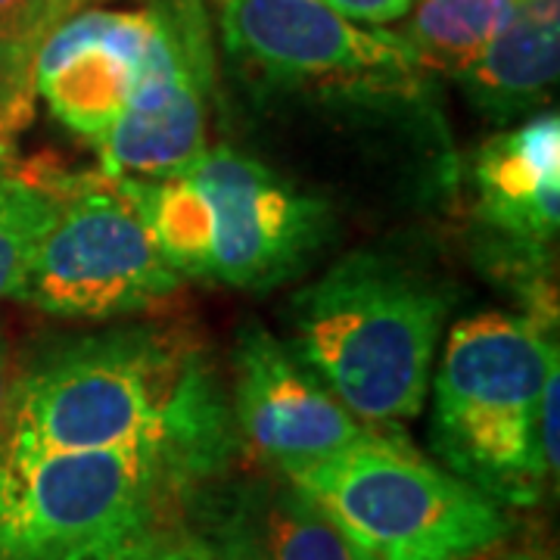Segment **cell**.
Segmentation results:
<instances>
[{
	"label": "cell",
	"mask_w": 560,
	"mask_h": 560,
	"mask_svg": "<svg viewBox=\"0 0 560 560\" xmlns=\"http://www.w3.org/2000/svg\"><path fill=\"white\" fill-rule=\"evenodd\" d=\"M75 0H0V40L35 57L50 28L69 16Z\"/></svg>",
	"instance_id": "obj_17"
},
{
	"label": "cell",
	"mask_w": 560,
	"mask_h": 560,
	"mask_svg": "<svg viewBox=\"0 0 560 560\" xmlns=\"http://www.w3.org/2000/svg\"><path fill=\"white\" fill-rule=\"evenodd\" d=\"M448 315L440 287L352 253L293 300V352L364 423L418 418Z\"/></svg>",
	"instance_id": "obj_5"
},
{
	"label": "cell",
	"mask_w": 560,
	"mask_h": 560,
	"mask_svg": "<svg viewBox=\"0 0 560 560\" xmlns=\"http://www.w3.org/2000/svg\"><path fill=\"white\" fill-rule=\"evenodd\" d=\"M180 278L268 290L330 241V209L234 147L202 150L165 178H121Z\"/></svg>",
	"instance_id": "obj_4"
},
{
	"label": "cell",
	"mask_w": 560,
	"mask_h": 560,
	"mask_svg": "<svg viewBox=\"0 0 560 560\" xmlns=\"http://www.w3.org/2000/svg\"><path fill=\"white\" fill-rule=\"evenodd\" d=\"M234 420L246 448L283 477L359 442L371 427L265 327L249 324L234 352Z\"/></svg>",
	"instance_id": "obj_10"
},
{
	"label": "cell",
	"mask_w": 560,
	"mask_h": 560,
	"mask_svg": "<svg viewBox=\"0 0 560 560\" xmlns=\"http://www.w3.org/2000/svg\"><path fill=\"white\" fill-rule=\"evenodd\" d=\"M54 215L47 180L25 178L0 162V300L16 296Z\"/></svg>",
	"instance_id": "obj_16"
},
{
	"label": "cell",
	"mask_w": 560,
	"mask_h": 560,
	"mask_svg": "<svg viewBox=\"0 0 560 560\" xmlns=\"http://www.w3.org/2000/svg\"><path fill=\"white\" fill-rule=\"evenodd\" d=\"M521 0H420L401 38L423 69L458 79L492 44Z\"/></svg>",
	"instance_id": "obj_15"
},
{
	"label": "cell",
	"mask_w": 560,
	"mask_h": 560,
	"mask_svg": "<svg viewBox=\"0 0 560 560\" xmlns=\"http://www.w3.org/2000/svg\"><path fill=\"white\" fill-rule=\"evenodd\" d=\"M32 62L35 57L0 40V131L16 128L28 109Z\"/></svg>",
	"instance_id": "obj_18"
},
{
	"label": "cell",
	"mask_w": 560,
	"mask_h": 560,
	"mask_svg": "<svg viewBox=\"0 0 560 560\" xmlns=\"http://www.w3.org/2000/svg\"><path fill=\"white\" fill-rule=\"evenodd\" d=\"M560 69V0H521L514 16L458 79L486 119L508 121L539 106Z\"/></svg>",
	"instance_id": "obj_14"
},
{
	"label": "cell",
	"mask_w": 560,
	"mask_h": 560,
	"mask_svg": "<svg viewBox=\"0 0 560 560\" xmlns=\"http://www.w3.org/2000/svg\"><path fill=\"white\" fill-rule=\"evenodd\" d=\"M156 35L116 125L94 147L113 178H165L206 150V94L212 54L197 0L153 7Z\"/></svg>",
	"instance_id": "obj_9"
},
{
	"label": "cell",
	"mask_w": 560,
	"mask_h": 560,
	"mask_svg": "<svg viewBox=\"0 0 560 560\" xmlns=\"http://www.w3.org/2000/svg\"><path fill=\"white\" fill-rule=\"evenodd\" d=\"M200 480L153 448L0 442V560H143Z\"/></svg>",
	"instance_id": "obj_3"
},
{
	"label": "cell",
	"mask_w": 560,
	"mask_h": 560,
	"mask_svg": "<svg viewBox=\"0 0 560 560\" xmlns=\"http://www.w3.org/2000/svg\"><path fill=\"white\" fill-rule=\"evenodd\" d=\"M482 219L523 253L555 243L560 224V119L551 113L492 138L477 156Z\"/></svg>",
	"instance_id": "obj_12"
},
{
	"label": "cell",
	"mask_w": 560,
	"mask_h": 560,
	"mask_svg": "<svg viewBox=\"0 0 560 560\" xmlns=\"http://www.w3.org/2000/svg\"><path fill=\"white\" fill-rule=\"evenodd\" d=\"M156 25L153 10L66 16L35 50V91L66 128L97 143L131 101Z\"/></svg>",
	"instance_id": "obj_11"
},
{
	"label": "cell",
	"mask_w": 560,
	"mask_h": 560,
	"mask_svg": "<svg viewBox=\"0 0 560 560\" xmlns=\"http://www.w3.org/2000/svg\"><path fill=\"white\" fill-rule=\"evenodd\" d=\"M287 480L371 560H470L511 533L499 501L396 433L368 430Z\"/></svg>",
	"instance_id": "obj_6"
},
{
	"label": "cell",
	"mask_w": 560,
	"mask_h": 560,
	"mask_svg": "<svg viewBox=\"0 0 560 560\" xmlns=\"http://www.w3.org/2000/svg\"><path fill=\"white\" fill-rule=\"evenodd\" d=\"M3 442L153 448L206 482L228 464L234 420L194 346L153 327H125L40 359L10 389Z\"/></svg>",
	"instance_id": "obj_1"
},
{
	"label": "cell",
	"mask_w": 560,
	"mask_h": 560,
	"mask_svg": "<svg viewBox=\"0 0 560 560\" xmlns=\"http://www.w3.org/2000/svg\"><path fill=\"white\" fill-rule=\"evenodd\" d=\"M430 386V440L448 470L499 504H536L558 477V342L521 315L464 318Z\"/></svg>",
	"instance_id": "obj_2"
},
{
	"label": "cell",
	"mask_w": 560,
	"mask_h": 560,
	"mask_svg": "<svg viewBox=\"0 0 560 560\" xmlns=\"http://www.w3.org/2000/svg\"><path fill=\"white\" fill-rule=\"evenodd\" d=\"M330 10L342 13L346 20L361 22V25H386L401 16H408V10L415 7V0H320Z\"/></svg>",
	"instance_id": "obj_19"
},
{
	"label": "cell",
	"mask_w": 560,
	"mask_h": 560,
	"mask_svg": "<svg viewBox=\"0 0 560 560\" xmlns=\"http://www.w3.org/2000/svg\"><path fill=\"white\" fill-rule=\"evenodd\" d=\"M209 551L219 560H371L293 482H243L212 501Z\"/></svg>",
	"instance_id": "obj_13"
},
{
	"label": "cell",
	"mask_w": 560,
	"mask_h": 560,
	"mask_svg": "<svg viewBox=\"0 0 560 560\" xmlns=\"http://www.w3.org/2000/svg\"><path fill=\"white\" fill-rule=\"evenodd\" d=\"M7 415H10V381H7V355L0 346V442L7 433Z\"/></svg>",
	"instance_id": "obj_21"
},
{
	"label": "cell",
	"mask_w": 560,
	"mask_h": 560,
	"mask_svg": "<svg viewBox=\"0 0 560 560\" xmlns=\"http://www.w3.org/2000/svg\"><path fill=\"white\" fill-rule=\"evenodd\" d=\"M221 35L237 60L287 84L381 97L415 91L427 72L401 35L346 20L320 0H224Z\"/></svg>",
	"instance_id": "obj_8"
},
{
	"label": "cell",
	"mask_w": 560,
	"mask_h": 560,
	"mask_svg": "<svg viewBox=\"0 0 560 560\" xmlns=\"http://www.w3.org/2000/svg\"><path fill=\"white\" fill-rule=\"evenodd\" d=\"M143 560H219L212 551H209V545L202 539H165L156 548V551H150Z\"/></svg>",
	"instance_id": "obj_20"
},
{
	"label": "cell",
	"mask_w": 560,
	"mask_h": 560,
	"mask_svg": "<svg viewBox=\"0 0 560 560\" xmlns=\"http://www.w3.org/2000/svg\"><path fill=\"white\" fill-rule=\"evenodd\" d=\"M47 184L54 215L16 300L54 318H116L178 290L125 180L101 172Z\"/></svg>",
	"instance_id": "obj_7"
}]
</instances>
